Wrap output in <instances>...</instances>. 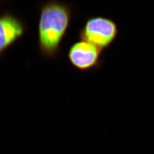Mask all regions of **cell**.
<instances>
[{
	"instance_id": "6da1fadb",
	"label": "cell",
	"mask_w": 154,
	"mask_h": 154,
	"mask_svg": "<svg viewBox=\"0 0 154 154\" xmlns=\"http://www.w3.org/2000/svg\"><path fill=\"white\" fill-rule=\"evenodd\" d=\"M37 28L40 54L48 60L61 54V45L75 14L74 6L58 1H49L39 8Z\"/></svg>"
},
{
	"instance_id": "7a4b0ae2",
	"label": "cell",
	"mask_w": 154,
	"mask_h": 154,
	"mask_svg": "<svg viewBox=\"0 0 154 154\" xmlns=\"http://www.w3.org/2000/svg\"><path fill=\"white\" fill-rule=\"evenodd\" d=\"M119 33L118 26L110 18L90 17L78 32V38L104 50L112 44Z\"/></svg>"
},
{
	"instance_id": "3957f363",
	"label": "cell",
	"mask_w": 154,
	"mask_h": 154,
	"mask_svg": "<svg viewBox=\"0 0 154 154\" xmlns=\"http://www.w3.org/2000/svg\"><path fill=\"white\" fill-rule=\"evenodd\" d=\"M103 51L88 42L79 40L69 48L67 58L72 66L81 72L99 70L103 62Z\"/></svg>"
},
{
	"instance_id": "277c9868",
	"label": "cell",
	"mask_w": 154,
	"mask_h": 154,
	"mask_svg": "<svg viewBox=\"0 0 154 154\" xmlns=\"http://www.w3.org/2000/svg\"><path fill=\"white\" fill-rule=\"evenodd\" d=\"M26 23L9 11L0 13V57L26 32Z\"/></svg>"
}]
</instances>
